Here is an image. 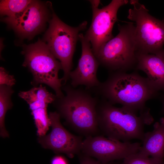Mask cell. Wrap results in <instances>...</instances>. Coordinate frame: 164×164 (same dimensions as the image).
Returning <instances> with one entry per match:
<instances>
[{"mask_svg":"<svg viewBox=\"0 0 164 164\" xmlns=\"http://www.w3.org/2000/svg\"><path fill=\"white\" fill-rule=\"evenodd\" d=\"M151 132L145 133L142 145L138 153L164 161V117L156 122Z\"/></svg>","mask_w":164,"mask_h":164,"instance_id":"obj_14","label":"cell"},{"mask_svg":"<svg viewBox=\"0 0 164 164\" xmlns=\"http://www.w3.org/2000/svg\"><path fill=\"white\" fill-rule=\"evenodd\" d=\"M62 89L65 95L57 97L53 102L60 117L86 137L97 135L99 129L97 106L99 97L86 89L74 88L70 84H62Z\"/></svg>","mask_w":164,"mask_h":164,"instance_id":"obj_2","label":"cell"},{"mask_svg":"<svg viewBox=\"0 0 164 164\" xmlns=\"http://www.w3.org/2000/svg\"><path fill=\"white\" fill-rule=\"evenodd\" d=\"M82 46L81 55L77 66L69 74L70 84L73 87L84 85L90 90L100 83L97 76L100 64L94 55L90 42L82 33L79 35Z\"/></svg>","mask_w":164,"mask_h":164,"instance_id":"obj_12","label":"cell"},{"mask_svg":"<svg viewBox=\"0 0 164 164\" xmlns=\"http://www.w3.org/2000/svg\"><path fill=\"white\" fill-rule=\"evenodd\" d=\"M49 14L45 4L32 0L22 12L2 20L22 38L31 39L43 30L48 20Z\"/></svg>","mask_w":164,"mask_h":164,"instance_id":"obj_10","label":"cell"},{"mask_svg":"<svg viewBox=\"0 0 164 164\" xmlns=\"http://www.w3.org/2000/svg\"><path fill=\"white\" fill-rule=\"evenodd\" d=\"M22 53L25 56L22 66L27 67L32 75L31 84L36 87L45 84L54 91L57 98L63 97L62 80L58 77L62 66L46 43L39 39L35 43L24 45Z\"/></svg>","mask_w":164,"mask_h":164,"instance_id":"obj_4","label":"cell"},{"mask_svg":"<svg viewBox=\"0 0 164 164\" xmlns=\"http://www.w3.org/2000/svg\"><path fill=\"white\" fill-rule=\"evenodd\" d=\"M87 24V22L84 21L77 27L70 26L63 22L53 11L43 41L55 57L60 61L63 72L61 78L63 84L69 80L73 56L79 32L86 29Z\"/></svg>","mask_w":164,"mask_h":164,"instance_id":"obj_7","label":"cell"},{"mask_svg":"<svg viewBox=\"0 0 164 164\" xmlns=\"http://www.w3.org/2000/svg\"><path fill=\"white\" fill-rule=\"evenodd\" d=\"M52 130L47 135L40 137L39 142L43 147L53 150L55 153H63L72 158L81 152L83 140L81 136L68 131L60 122V116L56 111L49 115Z\"/></svg>","mask_w":164,"mask_h":164,"instance_id":"obj_11","label":"cell"},{"mask_svg":"<svg viewBox=\"0 0 164 164\" xmlns=\"http://www.w3.org/2000/svg\"><path fill=\"white\" fill-rule=\"evenodd\" d=\"M141 145L139 142H121L102 135L89 136L83 140L81 152L107 163L138 152Z\"/></svg>","mask_w":164,"mask_h":164,"instance_id":"obj_9","label":"cell"},{"mask_svg":"<svg viewBox=\"0 0 164 164\" xmlns=\"http://www.w3.org/2000/svg\"><path fill=\"white\" fill-rule=\"evenodd\" d=\"M80 164H111V162L104 163L94 159L81 152L79 154Z\"/></svg>","mask_w":164,"mask_h":164,"instance_id":"obj_19","label":"cell"},{"mask_svg":"<svg viewBox=\"0 0 164 164\" xmlns=\"http://www.w3.org/2000/svg\"><path fill=\"white\" fill-rule=\"evenodd\" d=\"M121 164H164V161L143 156L137 152L124 159Z\"/></svg>","mask_w":164,"mask_h":164,"instance_id":"obj_17","label":"cell"},{"mask_svg":"<svg viewBox=\"0 0 164 164\" xmlns=\"http://www.w3.org/2000/svg\"><path fill=\"white\" fill-rule=\"evenodd\" d=\"M93 12L91 24L84 36L91 44L95 55L104 44L113 38L112 32L118 20L119 8L127 4V0H113L108 5L99 9L100 1L91 0Z\"/></svg>","mask_w":164,"mask_h":164,"instance_id":"obj_8","label":"cell"},{"mask_svg":"<svg viewBox=\"0 0 164 164\" xmlns=\"http://www.w3.org/2000/svg\"><path fill=\"white\" fill-rule=\"evenodd\" d=\"M133 6L128 11V18L135 22L136 51L164 58V20L154 17L138 0H131Z\"/></svg>","mask_w":164,"mask_h":164,"instance_id":"obj_6","label":"cell"},{"mask_svg":"<svg viewBox=\"0 0 164 164\" xmlns=\"http://www.w3.org/2000/svg\"><path fill=\"white\" fill-rule=\"evenodd\" d=\"M135 68L144 71L157 91L164 90V58L151 54L136 52Z\"/></svg>","mask_w":164,"mask_h":164,"instance_id":"obj_13","label":"cell"},{"mask_svg":"<svg viewBox=\"0 0 164 164\" xmlns=\"http://www.w3.org/2000/svg\"><path fill=\"white\" fill-rule=\"evenodd\" d=\"M16 83L13 75H10L3 67H0V85L12 87Z\"/></svg>","mask_w":164,"mask_h":164,"instance_id":"obj_18","label":"cell"},{"mask_svg":"<svg viewBox=\"0 0 164 164\" xmlns=\"http://www.w3.org/2000/svg\"><path fill=\"white\" fill-rule=\"evenodd\" d=\"M14 92L12 87L0 85V131L3 138L9 136L5 127V118L7 111L12 106L11 97Z\"/></svg>","mask_w":164,"mask_h":164,"instance_id":"obj_15","label":"cell"},{"mask_svg":"<svg viewBox=\"0 0 164 164\" xmlns=\"http://www.w3.org/2000/svg\"><path fill=\"white\" fill-rule=\"evenodd\" d=\"M51 164H67L65 159L61 156H56L52 159Z\"/></svg>","mask_w":164,"mask_h":164,"instance_id":"obj_20","label":"cell"},{"mask_svg":"<svg viewBox=\"0 0 164 164\" xmlns=\"http://www.w3.org/2000/svg\"><path fill=\"white\" fill-rule=\"evenodd\" d=\"M118 34L100 48L94 55L100 64L110 71H126L135 68L136 51L134 23L118 24Z\"/></svg>","mask_w":164,"mask_h":164,"instance_id":"obj_5","label":"cell"},{"mask_svg":"<svg viewBox=\"0 0 164 164\" xmlns=\"http://www.w3.org/2000/svg\"><path fill=\"white\" fill-rule=\"evenodd\" d=\"M97 111L99 131L107 137L123 142L135 139L142 141L145 125L153 121L150 113L138 116L132 110L122 106L115 107L99 97Z\"/></svg>","mask_w":164,"mask_h":164,"instance_id":"obj_3","label":"cell"},{"mask_svg":"<svg viewBox=\"0 0 164 164\" xmlns=\"http://www.w3.org/2000/svg\"><path fill=\"white\" fill-rule=\"evenodd\" d=\"M31 0H2L0 2L2 16L9 17L23 11L32 2Z\"/></svg>","mask_w":164,"mask_h":164,"instance_id":"obj_16","label":"cell"},{"mask_svg":"<svg viewBox=\"0 0 164 164\" xmlns=\"http://www.w3.org/2000/svg\"><path fill=\"white\" fill-rule=\"evenodd\" d=\"M161 112L164 114V97L162 100V108L161 110Z\"/></svg>","mask_w":164,"mask_h":164,"instance_id":"obj_21","label":"cell"},{"mask_svg":"<svg viewBox=\"0 0 164 164\" xmlns=\"http://www.w3.org/2000/svg\"><path fill=\"white\" fill-rule=\"evenodd\" d=\"M94 95L111 104H120L136 112L148 109L146 102L155 97L157 91L147 77L136 72L111 71L107 80L97 87L89 90Z\"/></svg>","mask_w":164,"mask_h":164,"instance_id":"obj_1","label":"cell"}]
</instances>
